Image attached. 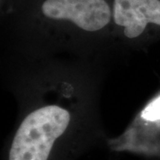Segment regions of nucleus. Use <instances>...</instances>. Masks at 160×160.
<instances>
[{
	"mask_svg": "<svg viewBox=\"0 0 160 160\" xmlns=\"http://www.w3.org/2000/svg\"><path fill=\"white\" fill-rule=\"evenodd\" d=\"M109 67L79 58H6L5 83L18 112L7 160H50L73 129L97 124Z\"/></svg>",
	"mask_w": 160,
	"mask_h": 160,
	"instance_id": "1",
	"label": "nucleus"
},
{
	"mask_svg": "<svg viewBox=\"0 0 160 160\" xmlns=\"http://www.w3.org/2000/svg\"><path fill=\"white\" fill-rule=\"evenodd\" d=\"M6 58L72 57L111 64L115 45L112 0H12L1 9Z\"/></svg>",
	"mask_w": 160,
	"mask_h": 160,
	"instance_id": "2",
	"label": "nucleus"
},
{
	"mask_svg": "<svg viewBox=\"0 0 160 160\" xmlns=\"http://www.w3.org/2000/svg\"><path fill=\"white\" fill-rule=\"evenodd\" d=\"M113 34L121 57L145 48L160 32V0H112Z\"/></svg>",
	"mask_w": 160,
	"mask_h": 160,
	"instance_id": "3",
	"label": "nucleus"
},
{
	"mask_svg": "<svg viewBox=\"0 0 160 160\" xmlns=\"http://www.w3.org/2000/svg\"><path fill=\"white\" fill-rule=\"evenodd\" d=\"M140 118L147 122H160V95L145 106L140 114Z\"/></svg>",
	"mask_w": 160,
	"mask_h": 160,
	"instance_id": "4",
	"label": "nucleus"
},
{
	"mask_svg": "<svg viewBox=\"0 0 160 160\" xmlns=\"http://www.w3.org/2000/svg\"><path fill=\"white\" fill-rule=\"evenodd\" d=\"M11 1L12 0H0V10L5 8Z\"/></svg>",
	"mask_w": 160,
	"mask_h": 160,
	"instance_id": "5",
	"label": "nucleus"
}]
</instances>
